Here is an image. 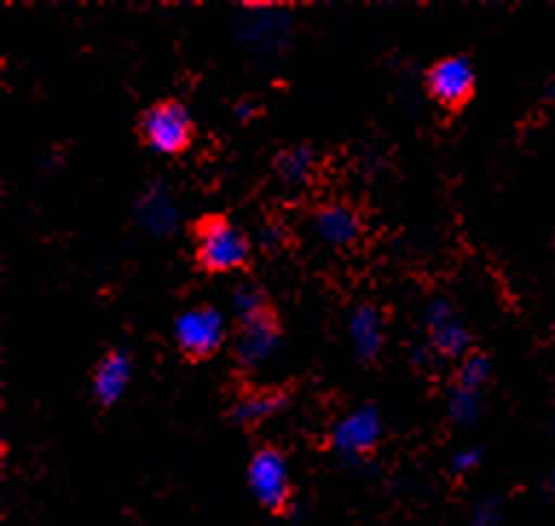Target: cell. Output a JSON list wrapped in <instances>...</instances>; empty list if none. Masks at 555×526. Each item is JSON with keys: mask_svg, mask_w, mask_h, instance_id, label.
Wrapping results in <instances>:
<instances>
[{"mask_svg": "<svg viewBox=\"0 0 555 526\" xmlns=\"http://www.w3.org/2000/svg\"><path fill=\"white\" fill-rule=\"evenodd\" d=\"M425 330H428V350L446 359H466L468 330L460 312L446 298H434L425 307Z\"/></svg>", "mask_w": 555, "mask_h": 526, "instance_id": "ba28073f", "label": "cell"}, {"mask_svg": "<svg viewBox=\"0 0 555 526\" xmlns=\"http://www.w3.org/2000/svg\"><path fill=\"white\" fill-rule=\"evenodd\" d=\"M382 437V416L373 406H362L345 414L330 432V446L347 460L364 458Z\"/></svg>", "mask_w": 555, "mask_h": 526, "instance_id": "52a82bcc", "label": "cell"}, {"mask_svg": "<svg viewBox=\"0 0 555 526\" xmlns=\"http://www.w3.org/2000/svg\"><path fill=\"white\" fill-rule=\"evenodd\" d=\"M347 333H350V347L362 362H373L385 345V324L376 307L359 304L347 316Z\"/></svg>", "mask_w": 555, "mask_h": 526, "instance_id": "4fadbf2b", "label": "cell"}, {"mask_svg": "<svg viewBox=\"0 0 555 526\" xmlns=\"http://www.w3.org/2000/svg\"><path fill=\"white\" fill-rule=\"evenodd\" d=\"M232 307L237 321H249L255 319V316H263V312L272 310V304H269L267 293H263V286L255 284V281H246V284H241L234 290Z\"/></svg>", "mask_w": 555, "mask_h": 526, "instance_id": "2e32d148", "label": "cell"}, {"mask_svg": "<svg viewBox=\"0 0 555 526\" xmlns=\"http://www.w3.org/2000/svg\"><path fill=\"white\" fill-rule=\"evenodd\" d=\"M315 168H319V156L315 151L307 145L286 147L275 156V174L278 180L289 185V189H301L315 177Z\"/></svg>", "mask_w": 555, "mask_h": 526, "instance_id": "9a60e30c", "label": "cell"}, {"mask_svg": "<svg viewBox=\"0 0 555 526\" xmlns=\"http://www.w3.org/2000/svg\"><path fill=\"white\" fill-rule=\"evenodd\" d=\"M133 220L151 238H168L180 223V208H177V200L163 182H151L139 194Z\"/></svg>", "mask_w": 555, "mask_h": 526, "instance_id": "9c48e42d", "label": "cell"}, {"mask_svg": "<svg viewBox=\"0 0 555 526\" xmlns=\"http://www.w3.org/2000/svg\"><path fill=\"white\" fill-rule=\"evenodd\" d=\"M546 489H550V495H555V472L550 475V480H546Z\"/></svg>", "mask_w": 555, "mask_h": 526, "instance_id": "7402d4cb", "label": "cell"}, {"mask_svg": "<svg viewBox=\"0 0 555 526\" xmlns=\"http://www.w3.org/2000/svg\"><path fill=\"white\" fill-rule=\"evenodd\" d=\"M489 373H492V364L489 359L480 354H472L463 359V364L457 368V376H454V388L468 390V394H483L486 382H489Z\"/></svg>", "mask_w": 555, "mask_h": 526, "instance_id": "e0dca14e", "label": "cell"}, {"mask_svg": "<svg viewBox=\"0 0 555 526\" xmlns=\"http://www.w3.org/2000/svg\"><path fill=\"white\" fill-rule=\"evenodd\" d=\"M173 342L191 359L217 354L225 342V319L217 307H189L173 321Z\"/></svg>", "mask_w": 555, "mask_h": 526, "instance_id": "277c9868", "label": "cell"}, {"mask_svg": "<svg viewBox=\"0 0 555 526\" xmlns=\"http://www.w3.org/2000/svg\"><path fill=\"white\" fill-rule=\"evenodd\" d=\"M249 255V238L225 217L208 215L194 229V258L211 275H225V272L246 267Z\"/></svg>", "mask_w": 555, "mask_h": 526, "instance_id": "6da1fadb", "label": "cell"}, {"mask_svg": "<svg viewBox=\"0 0 555 526\" xmlns=\"http://www.w3.org/2000/svg\"><path fill=\"white\" fill-rule=\"evenodd\" d=\"M312 234L319 238L321 243L327 246H336V249H345V246H353L359 241V217H356L353 208L341 206V203H327V206H319L310 217Z\"/></svg>", "mask_w": 555, "mask_h": 526, "instance_id": "7c38bea8", "label": "cell"}, {"mask_svg": "<svg viewBox=\"0 0 555 526\" xmlns=\"http://www.w3.org/2000/svg\"><path fill=\"white\" fill-rule=\"evenodd\" d=\"M449 416H451V423L472 425L477 416H480V397H477V394H468V390L451 388Z\"/></svg>", "mask_w": 555, "mask_h": 526, "instance_id": "ac0fdd59", "label": "cell"}, {"mask_svg": "<svg viewBox=\"0 0 555 526\" xmlns=\"http://www.w3.org/2000/svg\"><path fill=\"white\" fill-rule=\"evenodd\" d=\"M246 484L251 498L269 512H286L293 501L289 463L278 449H258L246 466Z\"/></svg>", "mask_w": 555, "mask_h": 526, "instance_id": "3957f363", "label": "cell"}, {"mask_svg": "<svg viewBox=\"0 0 555 526\" xmlns=\"http://www.w3.org/2000/svg\"><path fill=\"white\" fill-rule=\"evenodd\" d=\"M475 87V67L466 55H449L425 73V93L446 111H457V107L472 102Z\"/></svg>", "mask_w": 555, "mask_h": 526, "instance_id": "8992f818", "label": "cell"}, {"mask_svg": "<svg viewBox=\"0 0 555 526\" xmlns=\"http://www.w3.org/2000/svg\"><path fill=\"white\" fill-rule=\"evenodd\" d=\"M546 99H550V102L555 104V81H553V85H550V90H546Z\"/></svg>", "mask_w": 555, "mask_h": 526, "instance_id": "603a6c76", "label": "cell"}, {"mask_svg": "<svg viewBox=\"0 0 555 526\" xmlns=\"http://www.w3.org/2000/svg\"><path fill=\"white\" fill-rule=\"evenodd\" d=\"M289 406V394L286 390H249L243 394L232 406L234 423L241 425H260L286 411Z\"/></svg>", "mask_w": 555, "mask_h": 526, "instance_id": "5bb4252c", "label": "cell"}, {"mask_svg": "<svg viewBox=\"0 0 555 526\" xmlns=\"http://www.w3.org/2000/svg\"><path fill=\"white\" fill-rule=\"evenodd\" d=\"M281 324H278L275 312L269 310L263 316H255L249 321H241V333H237V359L243 364H263L281 350Z\"/></svg>", "mask_w": 555, "mask_h": 526, "instance_id": "30bf717a", "label": "cell"}, {"mask_svg": "<svg viewBox=\"0 0 555 526\" xmlns=\"http://www.w3.org/2000/svg\"><path fill=\"white\" fill-rule=\"evenodd\" d=\"M139 133H142V142L154 154H182L194 142V119H191L185 104L165 99V102H156L154 107H147V113L139 121Z\"/></svg>", "mask_w": 555, "mask_h": 526, "instance_id": "7a4b0ae2", "label": "cell"}, {"mask_svg": "<svg viewBox=\"0 0 555 526\" xmlns=\"http://www.w3.org/2000/svg\"><path fill=\"white\" fill-rule=\"evenodd\" d=\"M480 460H483V451L477 449V446H472V449H460L454 458H451V472L454 475H468V472H475L477 466H480Z\"/></svg>", "mask_w": 555, "mask_h": 526, "instance_id": "ffe728a7", "label": "cell"}, {"mask_svg": "<svg viewBox=\"0 0 555 526\" xmlns=\"http://www.w3.org/2000/svg\"><path fill=\"white\" fill-rule=\"evenodd\" d=\"M133 380V356L128 350H111L102 362L95 364L93 373V397L99 406H116Z\"/></svg>", "mask_w": 555, "mask_h": 526, "instance_id": "8fae6325", "label": "cell"}, {"mask_svg": "<svg viewBox=\"0 0 555 526\" xmlns=\"http://www.w3.org/2000/svg\"><path fill=\"white\" fill-rule=\"evenodd\" d=\"M234 113H237V119L246 121V119H251V116H255V113H258V104L241 102V104H237V111H234Z\"/></svg>", "mask_w": 555, "mask_h": 526, "instance_id": "44dd1931", "label": "cell"}, {"mask_svg": "<svg viewBox=\"0 0 555 526\" xmlns=\"http://www.w3.org/2000/svg\"><path fill=\"white\" fill-rule=\"evenodd\" d=\"M243 47L258 55H278L293 38V15L275 7H246L237 21Z\"/></svg>", "mask_w": 555, "mask_h": 526, "instance_id": "5b68a950", "label": "cell"}, {"mask_svg": "<svg viewBox=\"0 0 555 526\" xmlns=\"http://www.w3.org/2000/svg\"><path fill=\"white\" fill-rule=\"evenodd\" d=\"M503 524V506L498 498H486L472 510L468 526H501Z\"/></svg>", "mask_w": 555, "mask_h": 526, "instance_id": "d6986e66", "label": "cell"}]
</instances>
